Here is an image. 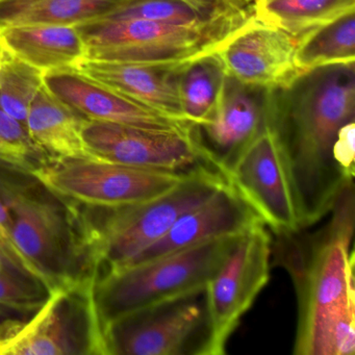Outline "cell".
<instances>
[{
	"label": "cell",
	"mask_w": 355,
	"mask_h": 355,
	"mask_svg": "<svg viewBox=\"0 0 355 355\" xmlns=\"http://www.w3.org/2000/svg\"><path fill=\"white\" fill-rule=\"evenodd\" d=\"M272 238L259 223L236 239L205 286L209 338L205 355H223L228 340L270 279Z\"/></svg>",
	"instance_id": "cell-8"
},
{
	"label": "cell",
	"mask_w": 355,
	"mask_h": 355,
	"mask_svg": "<svg viewBox=\"0 0 355 355\" xmlns=\"http://www.w3.org/2000/svg\"><path fill=\"white\" fill-rule=\"evenodd\" d=\"M43 83L51 94L87 120L157 130H186L196 126L140 105L76 68L44 72Z\"/></svg>",
	"instance_id": "cell-14"
},
{
	"label": "cell",
	"mask_w": 355,
	"mask_h": 355,
	"mask_svg": "<svg viewBox=\"0 0 355 355\" xmlns=\"http://www.w3.org/2000/svg\"><path fill=\"white\" fill-rule=\"evenodd\" d=\"M0 250L3 252V257L11 261L16 267L26 270L37 276L30 263L22 257L21 253L18 251L14 244L9 211L1 198H0Z\"/></svg>",
	"instance_id": "cell-28"
},
{
	"label": "cell",
	"mask_w": 355,
	"mask_h": 355,
	"mask_svg": "<svg viewBox=\"0 0 355 355\" xmlns=\"http://www.w3.org/2000/svg\"><path fill=\"white\" fill-rule=\"evenodd\" d=\"M0 49L43 72L78 68L87 46L76 26L31 24L0 28Z\"/></svg>",
	"instance_id": "cell-18"
},
{
	"label": "cell",
	"mask_w": 355,
	"mask_h": 355,
	"mask_svg": "<svg viewBox=\"0 0 355 355\" xmlns=\"http://www.w3.org/2000/svg\"><path fill=\"white\" fill-rule=\"evenodd\" d=\"M224 8L209 13L196 9L182 0H128L101 19H138L168 24H191L203 21Z\"/></svg>",
	"instance_id": "cell-26"
},
{
	"label": "cell",
	"mask_w": 355,
	"mask_h": 355,
	"mask_svg": "<svg viewBox=\"0 0 355 355\" xmlns=\"http://www.w3.org/2000/svg\"><path fill=\"white\" fill-rule=\"evenodd\" d=\"M225 178L274 234L300 230L279 143L265 113L261 128L226 170Z\"/></svg>",
	"instance_id": "cell-12"
},
{
	"label": "cell",
	"mask_w": 355,
	"mask_h": 355,
	"mask_svg": "<svg viewBox=\"0 0 355 355\" xmlns=\"http://www.w3.org/2000/svg\"><path fill=\"white\" fill-rule=\"evenodd\" d=\"M182 1L196 8V9L201 10L203 12H209V13L217 11L221 8L227 7V6L245 8L241 7L236 0H182Z\"/></svg>",
	"instance_id": "cell-29"
},
{
	"label": "cell",
	"mask_w": 355,
	"mask_h": 355,
	"mask_svg": "<svg viewBox=\"0 0 355 355\" xmlns=\"http://www.w3.org/2000/svg\"><path fill=\"white\" fill-rule=\"evenodd\" d=\"M259 223H263L261 218L227 182L209 200L182 216L165 236L128 266L153 261L203 243L240 236Z\"/></svg>",
	"instance_id": "cell-15"
},
{
	"label": "cell",
	"mask_w": 355,
	"mask_h": 355,
	"mask_svg": "<svg viewBox=\"0 0 355 355\" xmlns=\"http://www.w3.org/2000/svg\"><path fill=\"white\" fill-rule=\"evenodd\" d=\"M88 120L51 94L43 85L28 111L26 128L35 144L53 162L95 159L83 140Z\"/></svg>",
	"instance_id": "cell-19"
},
{
	"label": "cell",
	"mask_w": 355,
	"mask_h": 355,
	"mask_svg": "<svg viewBox=\"0 0 355 355\" xmlns=\"http://www.w3.org/2000/svg\"><path fill=\"white\" fill-rule=\"evenodd\" d=\"M193 171L145 169L103 159H76L53 162L35 174L47 187L80 205L120 207L159 197Z\"/></svg>",
	"instance_id": "cell-10"
},
{
	"label": "cell",
	"mask_w": 355,
	"mask_h": 355,
	"mask_svg": "<svg viewBox=\"0 0 355 355\" xmlns=\"http://www.w3.org/2000/svg\"><path fill=\"white\" fill-rule=\"evenodd\" d=\"M205 291L143 307L105 327L107 355H205Z\"/></svg>",
	"instance_id": "cell-9"
},
{
	"label": "cell",
	"mask_w": 355,
	"mask_h": 355,
	"mask_svg": "<svg viewBox=\"0 0 355 355\" xmlns=\"http://www.w3.org/2000/svg\"><path fill=\"white\" fill-rule=\"evenodd\" d=\"M250 7H227L191 24L97 19L76 26L89 61L184 68L216 55L251 17Z\"/></svg>",
	"instance_id": "cell-5"
},
{
	"label": "cell",
	"mask_w": 355,
	"mask_h": 355,
	"mask_svg": "<svg viewBox=\"0 0 355 355\" xmlns=\"http://www.w3.org/2000/svg\"><path fill=\"white\" fill-rule=\"evenodd\" d=\"M3 53L0 65V107L26 126L31 105L44 85V72Z\"/></svg>",
	"instance_id": "cell-24"
},
{
	"label": "cell",
	"mask_w": 355,
	"mask_h": 355,
	"mask_svg": "<svg viewBox=\"0 0 355 355\" xmlns=\"http://www.w3.org/2000/svg\"><path fill=\"white\" fill-rule=\"evenodd\" d=\"M354 205L353 182L338 195L323 227L272 240V263L288 272L296 293L294 354H354Z\"/></svg>",
	"instance_id": "cell-1"
},
{
	"label": "cell",
	"mask_w": 355,
	"mask_h": 355,
	"mask_svg": "<svg viewBox=\"0 0 355 355\" xmlns=\"http://www.w3.org/2000/svg\"><path fill=\"white\" fill-rule=\"evenodd\" d=\"M355 17L345 16L307 37L299 45L296 62L303 76L332 66L354 65Z\"/></svg>",
	"instance_id": "cell-22"
},
{
	"label": "cell",
	"mask_w": 355,
	"mask_h": 355,
	"mask_svg": "<svg viewBox=\"0 0 355 355\" xmlns=\"http://www.w3.org/2000/svg\"><path fill=\"white\" fill-rule=\"evenodd\" d=\"M240 236L203 243L96 278L93 298L103 330L132 311L205 291Z\"/></svg>",
	"instance_id": "cell-6"
},
{
	"label": "cell",
	"mask_w": 355,
	"mask_h": 355,
	"mask_svg": "<svg viewBox=\"0 0 355 355\" xmlns=\"http://www.w3.org/2000/svg\"><path fill=\"white\" fill-rule=\"evenodd\" d=\"M255 90L226 78L213 115L198 126L203 146L224 175L263 123L265 99L259 101Z\"/></svg>",
	"instance_id": "cell-17"
},
{
	"label": "cell",
	"mask_w": 355,
	"mask_h": 355,
	"mask_svg": "<svg viewBox=\"0 0 355 355\" xmlns=\"http://www.w3.org/2000/svg\"><path fill=\"white\" fill-rule=\"evenodd\" d=\"M76 69L140 105L172 119L193 124L182 110L178 84L180 73L186 68L87 60Z\"/></svg>",
	"instance_id": "cell-16"
},
{
	"label": "cell",
	"mask_w": 355,
	"mask_h": 355,
	"mask_svg": "<svg viewBox=\"0 0 355 355\" xmlns=\"http://www.w3.org/2000/svg\"><path fill=\"white\" fill-rule=\"evenodd\" d=\"M299 41L253 15L216 53L227 78L263 91L288 90L304 78L297 66Z\"/></svg>",
	"instance_id": "cell-13"
},
{
	"label": "cell",
	"mask_w": 355,
	"mask_h": 355,
	"mask_svg": "<svg viewBox=\"0 0 355 355\" xmlns=\"http://www.w3.org/2000/svg\"><path fill=\"white\" fill-rule=\"evenodd\" d=\"M295 85L293 97H266L265 117L277 137L305 230L330 213L353 182L336 164L334 149L340 128L354 121V65L323 68Z\"/></svg>",
	"instance_id": "cell-2"
},
{
	"label": "cell",
	"mask_w": 355,
	"mask_h": 355,
	"mask_svg": "<svg viewBox=\"0 0 355 355\" xmlns=\"http://www.w3.org/2000/svg\"><path fill=\"white\" fill-rule=\"evenodd\" d=\"M0 161L37 172L51 163L35 144L24 124L0 107Z\"/></svg>",
	"instance_id": "cell-27"
},
{
	"label": "cell",
	"mask_w": 355,
	"mask_h": 355,
	"mask_svg": "<svg viewBox=\"0 0 355 355\" xmlns=\"http://www.w3.org/2000/svg\"><path fill=\"white\" fill-rule=\"evenodd\" d=\"M250 9L255 20L301 43L313 33L354 14L355 0H251Z\"/></svg>",
	"instance_id": "cell-20"
},
{
	"label": "cell",
	"mask_w": 355,
	"mask_h": 355,
	"mask_svg": "<svg viewBox=\"0 0 355 355\" xmlns=\"http://www.w3.org/2000/svg\"><path fill=\"white\" fill-rule=\"evenodd\" d=\"M226 76L216 55L199 60L182 70L180 94L189 121L203 125L213 115L225 86Z\"/></svg>",
	"instance_id": "cell-23"
},
{
	"label": "cell",
	"mask_w": 355,
	"mask_h": 355,
	"mask_svg": "<svg viewBox=\"0 0 355 355\" xmlns=\"http://www.w3.org/2000/svg\"><path fill=\"white\" fill-rule=\"evenodd\" d=\"M49 293L40 278L0 257V313H34Z\"/></svg>",
	"instance_id": "cell-25"
},
{
	"label": "cell",
	"mask_w": 355,
	"mask_h": 355,
	"mask_svg": "<svg viewBox=\"0 0 355 355\" xmlns=\"http://www.w3.org/2000/svg\"><path fill=\"white\" fill-rule=\"evenodd\" d=\"M0 198L12 239L49 290L94 282L95 266L78 202L47 187L34 172L0 161Z\"/></svg>",
	"instance_id": "cell-3"
},
{
	"label": "cell",
	"mask_w": 355,
	"mask_h": 355,
	"mask_svg": "<svg viewBox=\"0 0 355 355\" xmlns=\"http://www.w3.org/2000/svg\"><path fill=\"white\" fill-rule=\"evenodd\" d=\"M3 55H5V53H3V49H0V65L3 63Z\"/></svg>",
	"instance_id": "cell-31"
},
{
	"label": "cell",
	"mask_w": 355,
	"mask_h": 355,
	"mask_svg": "<svg viewBox=\"0 0 355 355\" xmlns=\"http://www.w3.org/2000/svg\"><path fill=\"white\" fill-rule=\"evenodd\" d=\"M236 1L242 7H249L251 3V0H236Z\"/></svg>",
	"instance_id": "cell-30"
},
{
	"label": "cell",
	"mask_w": 355,
	"mask_h": 355,
	"mask_svg": "<svg viewBox=\"0 0 355 355\" xmlns=\"http://www.w3.org/2000/svg\"><path fill=\"white\" fill-rule=\"evenodd\" d=\"M93 284L55 286L30 319L1 326L0 354L107 355Z\"/></svg>",
	"instance_id": "cell-7"
},
{
	"label": "cell",
	"mask_w": 355,
	"mask_h": 355,
	"mask_svg": "<svg viewBox=\"0 0 355 355\" xmlns=\"http://www.w3.org/2000/svg\"><path fill=\"white\" fill-rule=\"evenodd\" d=\"M82 136L93 157L112 163L174 172L205 166L219 170L203 146L197 125L157 130L88 120Z\"/></svg>",
	"instance_id": "cell-11"
},
{
	"label": "cell",
	"mask_w": 355,
	"mask_h": 355,
	"mask_svg": "<svg viewBox=\"0 0 355 355\" xmlns=\"http://www.w3.org/2000/svg\"><path fill=\"white\" fill-rule=\"evenodd\" d=\"M213 167H200L159 197L120 207L78 203L95 265V278L128 267L143 251L165 236L189 211L227 184Z\"/></svg>",
	"instance_id": "cell-4"
},
{
	"label": "cell",
	"mask_w": 355,
	"mask_h": 355,
	"mask_svg": "<svg viewBox=\"0 0 355 355\" xmlns=\"http://www.w3.org/2000/svg\"><path fill=\"white\" fill-rule=\"evenodd\" d=\"M0 257H3V252H1V250H0Z\"/></svg>",
	"instance_id": "cell-32"
},
{
	"label": "cell",
	"mask_w": 355,
	"mask_h": 355,
	"mask_svg": "<svg viewBox=\"0 0 355 355\" xmlns=\"http://www.w3.org/2000/svg\"><path fill=\"white\" fill-rule=\"evenodd\" d=\"M128 0H0V28L31 24L78 26L101 19Z\"/></svg>",
	"instance_id": "cell-21"
}]
</instances>
